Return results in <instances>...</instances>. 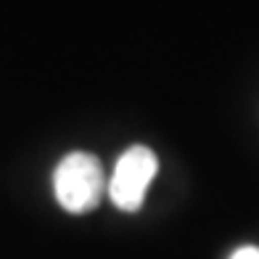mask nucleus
<instances>
[{
	"mask_svg": "<svg viewBox=\"0 0 259 259\" xmlns=\"http://www.w3.org/2000/svg\"><path fill=\"white\" fill-rule=\"evenodd\" d=\"M159 161L156 154L146 146H133L119 156L114 167V175L109 180V196L116 209L122 211H138L143 206V198L151 180L156 178Z\"/></svg>",
	"mask_w": 259,
	"mask_h": 259,
	"instance_id": "2",
	"label": "nucleus"
},
{
	"mask_svg": "<svg viewBox=\"0 0 259 259\" xmlns=\"http://www.w3.org/2000/svg\"><path fill=\"white\" fill-rule=\"evenodd\" d=\"M230 259H259V249L256 246H241L230 254Z\"/></svg>",
	"mask_w": 259,
	"mask_h": 259,
	"instance_id": "3",
	"label": "nucleus"
},
{
	"mask_svg": "<svg viewBox=\"0 0 259 259\" xmlns=\"http://www.w3.org/2000/svg\"><path fill=\"white\" fill-rule=\"evenodd\" d=\"M106 185L109 183L103 178L101 161L93 154H85V151L66 154L53 172L56 201L66 211H74V214L96 209Z\"/></svg>",
	"mask_w": 259,
	"mask_h": 259,
	"instance_id": "1",
	"label": "nucleus"
}]
</instances>
